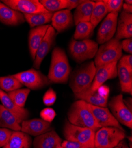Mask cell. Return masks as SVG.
Returning a JSON list of instances; mask_svg holds the SVG:
<instances>
[{"label":"cell","instance_id":"39","mask_svg":"<svg viewBox=\"0 0 132 148\" xmlns=\"http://www.w3.org/2000/svg\"><path fill=\"white\" fill-rule=\"evenodd\" d=\"M122 50H124L126 52L131 55L132 53V40L131 38L126 39L121 43Z\"/></svg>","mask_w":132,"mask_h":148},{"label":"cell","instance_id":"11","mask_svg":"<svg viewBox=\"0 0 132 148\" xmlns=\"http://www.w3.org/2000/svg\"><path fill=\"white\" fill-rule=\"evenodd\" d=\"M3 3L23 14L45 13L47 11L38 0H3Z\"/></svg>","mask_w":132,"mask_h":148},{"label":"cell","instance_id":"15","mask_svg":"<svg viewBox=\"0 0 132 148\" xmlns=\"http://www.w3.org/2000/svg\"><path fill=\"white\" fill-rule=\"evenodd\" d=\"M51 130V123L42 119L26 120L21 123V131L33 136H38Z\"/></svg>","mask_w":132,"mask_h":148},{"label":"cell","instance_id":"10","mask_svg":"<svg viewBox=\"0 0 132 148\" xmlns=\"http://www.w3.org/2000/svg\"><path fill=\"white\" fill-rule=\"evenodd\" d=\"M110 88L107 85H101L97 90L91 92L88 90L74 94L75 98L85 101L87 103L99 107H107Z\"/></svg>","mask_w":132,"mask_h":148},{"label":"cell","instance_id":"13","mask_svg":"<svg viewBox=\"0 0 132 148\" xmlns=\"http://www.w3.org/2000/svg\"><path fill=\"white\" fill-rule=\"evenodd\" d=\"M118 13L108 14L101 24L98 30L97 40L99 44H103L109 41L116 32Z\"/></svg>","mask_w":132,"mask_h":148},{"label":"cell","instance_id":"7","mask_svg":"<svg viewBox=\"0 0 132 148\" xmlns=\"http://www.w3.org/2000/svg\"><path fill=\"white\" fill-rule=\"evenodd\" d=\"M63 134L67 140L77 142L88 147H94L95 132L91 129L75 126L67 120L63 127Z\"/></svg>","mask_w":132,"mask_h":148},{"label":"cell","instance_id":"43","mask_svg":"<svg viewBox=\"0 0 132 148\" xmlns=\"http://www.w3.org/2000/svg\"><path fill=\"white\" fill-rule=\"evenodd\" d=\"M126 4H129V5H131L132 4V1H131V0H130V1H128V0H126V1H124Z\"/></svg>","mask_w":132,"mask_h":148},{"label":"cell","instance_id":"28","mask_svg":"<svg viewBox=\"0 0 132 148\" xmlns=\"http://www.w3.org/2000/svg\"><path fill=\"white\" fill-rule=\"evenodd\" d=\"M76 29L74 33V38L76 40L88 39L92 36L94 27L90 22H80L76 25Z\"/></svg>","mask_w":132,"mask_h":148},{"label":"cell","instance_id":"24","mask_svg":"<svg viewBox=\"0 0 132 148\" xmlns=\"http://www.w3.org/2000/svg\"><path fill=\"white\" fill-rule=\"evenodd\" d=\"M32 139L21 131H13L8 143L3 148H30Z\"/></svg>","mask_w":132,"mask_h":148},{"label":"cell","instance_id":"6","mask_svg":"<svg viewBox=\"0 0 132 148\" xmlns=\"http://www.w3.org/2000/svg\"><path fill=\"white\" fill-rule=\"evenodd\" d=\"M98 49V43L89 39L82 40L72 39L69 45L70 56L79 63L95 57Z\"/></svg>","mask_w":132,"mask_h":148},{"label":"cell","instance_id":"1","mask_svg":"<svg viewBox=\"0 0 132 148\" xmlns=\"http://www.w3.org/2000/svg\"><path fill=\"white\" fill-rule=\"evenodd\" d=\"M67 117L68 121L75 126L89 128L95 132L100 129L88 107V103L83 100H79L72 104Z\"/></svg>","mask_w":132,"mask_h":148},{"label":"cell","instance_id":"4","mask_svg":"<svg viewBox=\"0 0 132 148\" xmlns=\"http://www.w3.org/2000/svg\"><path fill=\"white\" fill-rule=\"evenodd\" d=\"M94 64L96 69L113 62H118L122 56L121 42L113 38L102 44L95 55Z\"/></svg>","mask_w":132,"mask_h":148},{"label":"cell","instance_id":"22","mask_svg":"<svg viewBox=\"0 0 132 148\" xmlns=\"http://www.w3.org/2000/svg\"><path fill=\"white\" fill-rule=\"evenodd\" d=\"M0 101L2 105L10 112L14 114L21 121L26 120L30 115L29 111L25 108H21L17 106L8 95L7 93L0 89Z\"/></svg>","mask_w":132,"mask_h":148},{"label":"cell","instance_id":"2","mask_svg":"<svg viewBox=\"0 0 132 148\" xmlns=\"http://www.w3.org/2000/svg\"><path fill=\"white\" fill-rule=\"evenodd\" d=\"M70 70L65 51L60 47H55L52 54L48 79L51 83L65 84L69 78Z\"/></svg>","mask_w":132,"mask_h":148},{"label":"cell","instance_id":"29","mask_svg":"<svg viewBox=\"0 0 132 148\" xmlns=\"http://www.w3.org/2000/svg\"><path fill=\"white\" fill-rule=\"evenodd\" d=\"M108 13L107 9L103 1L95 2L90 22L95 27L99 23L107 16Z\"/></svg>","mask_w":132,"mask_h":148},{"label":"cell","instance_id":"35","mask_svg":"<svg viewBox=\"0 0 132 148\" xmlns=\"http://www.w3.org/2000/svg\"><path fill=\"white\" fill-rule=\"evenodd\" d=\"M40 116L42 119L51 123L55 119L56 116V113L55 110L52 108L47 107L41 111L40 113Z\"/></svg>","mask_w":132,"mask_h":148},{"label":"cell","instance_id":"3","mask_svg":"<svg viewBox=\"0 0 132 148\" xmlns=\"http://www.w3.org/2000/svg\"><path fill=\"white\" fill-rule=\"evenodd\" d=\"M96 72V67L93 61L81 65L72 74L69 86L74 94L84 92L92 85Z\"/></svg>","mask_w":132,"mask_h":148},{"label":"cell","instance_id":"44","mask_svg":"<svg viewBox=\"0 0 132 148\" xmlns=\"http://www.w3.org/2000/svg\"><path fill=\"white\" fill-rule=\"evenodd\" d=\"M55 148H63L62 146H61V145H58V146H57L56 147H55Z\"/></svg>","mask_w":132,"mask_h":148},{"label":"cell","instance_id":"37","mask_svg":"<svg viewBox=\"0 0 132 148\" xmlns=\"http://www.w3.org/2000/svg\"><path fill=\"white\" fill-rule=\"evenodd\" d=\"M61 145L63 148H90L78 142L67 140L62 141Z\"/></svg>","mask_w":132,"mask_h":148},{"label":"cell","instance_id":"34","mask_svg":"<svg viewBox=\"0 0 132 148\" xmlns=\"http://www.w3.org/2000/svg\"><path fill=\"white\" fill-rule=\"evenodd\" d=\"M57 95L52 88H49L44 94L43 97V101L44 105L51 106L53 105L56 100Z\"/></svg>","mask_w":132,"mask_h":148},{"label":"cell","instance_id":"16","mask_svg":"<svg viewBox=\"0 0 132 148\" xmlns=\"http://www.w3.org/2000/svg\"><path fill=\"white\" fill-rule=\"evenodd\" d=\"M56 36V31L53 27L51 26L47 29L44 38L38 47L36 53V56L33 62V67L39 69L40 67L42 61L49 52L50 49L55 40Z\"/></svg>","mask_w":132,"mask_h":148},{"label":"cell","instance_id":"19","mask_svg":"<svg viewBox=\"0 0 132 148\" xmlns=\"http://www.w3.org/2000/svg\"><path fill=\"white\" fill-rule=\"evenodd\" d=\"M62 142V139L52 129L36 137L33 141V148H55L61 145Z\"/></svg>","mask_w":132,"mask_h":148},{"label":"cell","instance_id":"40","mask_svg":"<svg viewBox=\"0 0 132 148\" xmlns=\"http://www.w3.org/2000/svg\"><path fill=\"white\" fill-rule=\"evenodd\" d=\"M68 6L67 10L70 11L72 9L77 8L83 2H84V1H81V0H68Z\"/></svg>","mask_w":132,"mask_h":148},{"label":"cell","instance_id":"31","mask_svg":"<svg viewBox=\"0 0 132 148\" xmlns=\"http://www.w3.org/2000/svg\"><path fill=\"white\" fill-rule=\"evenodd\" d=\"M30 92V90L28 88L18 89L13 91L7 92L8 95L17 106L25 108L27 97Z\"/></svg>","mask_w":132,"mask_h":148},{"label":"cell","instance_id":"12","mask_svg":"<svg viewBox=\"0 0 132 148\" xmlns=\"http://www.w3.org/2000/svg\"><path fill=\"white\" fill-rule=\"evenodd\" d=\"M88 106L100 128L114 127L124 130L120 123L115 119L107 107L95 106L90 104H88Z\"/></svg>","mask_w":132,"mask_h":148},{"label":"cell","instance_id":"36","mask_svg":"<svg viewBox=\"0 0 132 148\" xmlns=\"http://www.w3.org/2000/svg\"><path fill=\"white\" fill-rule=\"evenodd\" d=\"M13 130L7 128L0 127V147H4L9 141Z\"/></svg>","mask_w":132,"mask_h":148},{"label":"cell","instance_id":"23","mask_svg":"<svg viewBox=\"0 0 132 148\" xmlns=\"http://www.w3.org/2000/svg\"><path fill=\"white\" fill-rule=\"evenodd\" d=\"M0 127L13 131H21V121L17 117L0 104Z\"/></svg>","mask_w":132,"mask_h":148},{"label":"cell","instance_id":"18","mask_svg":"<svg viewBox=\"0 0 132 148\" xmlns=\"http://www.w3.org/2000/svg\"><path fill=\"white\" fill-rule=\"evenodd\" d=\"M50 26V25L46 24V25L34 27L30 31L29 36V48L30 56L33 60H34L38 47L42 43L47 29Z\"/></svg>","mask_w":132,"mask_h":148},{"label":"cell","instance_id":"8","mask_svg":"<svg viewBox=\"0 0 132 148\" xmlns=\"http://www.w3.org/2000/svg\"><path fill=\"white\" fill-rule=\"evenodd\" d=\"M13 76L16 78L23 85L29 90H38L49 85L51 82L43 74L35 69H30L18 72Z\"/></svg>","mask_w":132,"mask_h":148},{"label":"cell","instance_id":"25","mask_svg":"<svg viewBox=\"0 0 132 148\" xmlns=\"http://www.w3.org/2000/svg\"><path fill=\"white\" fill-rule=\"evenodd\" d=\"M117 75L122 92L132 94V72H130L120 61L117 65Z\"/></svg>","mask_w":132,"mask_h":148},{"label":"cell","instance_id":"32","mask_svg":"<svg viewBox=\"0 0 132 148\" xmlns=\"http://www.w3.org/2000/svg\"><path fill=\"white\" fill-rule=\"evenodd\" d=\"M39 1L47 11L52 13L67 9L68 6V0H40Z\"/></svg>","mask_w":132,"mask_h":148},{"label":"cell","instance_id":"41","mask_svg":"<svg viewBox=\"0 0 132 148\" xmlns=\"http://www.w3.org/2000/svg\"><path fill=\"white\" fill-rule=\"evenodd\" d=\"M123 11L126 12V13L131 14L132 13V6L131 5H129L126 3H123Z\"/></svg>","mask_w":132,"mask_h":148},{"label":"cell","instance_id":"45","mask_svg":"<svg viewBox=\"0 0 132 148\" xmlns=\"http://www.w3.org/2000/svg\"><path fill=\"white\" fill-rule=\"evenodd\" d=\"M90 148H97V147H90Z\"/></svg>","mask_w":132,"mask_h":148},{"label":"cell","instance_id":"20","mask_svg":"<svg viewBox=\"0 0 132 148\" xmlns=\"http://www.w3.org/2000/svg\"><path fill=\"white\" fill-rule=\"evenodd\" d=\"M132 15L123 11L117 21L116 39L120 40L123 39L131 38Z\"/></svg>","mask_w":132,"mask_h":148},{"label":"cell","instance_id":"33","mask_svg":"<svg viewBox=\"0 0 132 148\" xmlns=\"http://www.w3.org/2000/svg\"><path fill=\"white\" fill-rule=\"evenodd\" d=\"M105 4L108 13H118L121 10L123 1L122 0H104L103 1Z\"/></svg>","mask_w":132,"mask_h":148},{"label":"cell","instance_id":"14","mask_svg":"<svg viewBox=\"0 0 132 148\" xmlns=\"http://www.w3.org/2000/svg\"><path fill=\"white\" fill-rule=\"evenodd\" d=\"M117 62H113L96 69L94 81L91 87L87 90L94 92L100 87L107 80L116 78L117 77Z\"/></svg>","mask_w":132,"mask_h":148},{"label":"cell","instance_id":"46","mask_svg":"<svg viewBox=\"0 0 132 148\" xmlns=\"http://www.w3.org/2000/svg\"><path fill=\"white\" fill-rule=\"evenodd\" d=\"M0 148H1V147H0Z\"/></svg>","mask_w":132,"mask_h":148},{"label":"cell","instance_id":"27","mask_svg":"<svg viewBox=\"0 0 132 148\" xmlns=\"http://www.w3.org/2000/svg\"><path fill=\"white\" fill-rule=\"evenodd\" d=\"M53 13L52 12H45L38 14H23L25 20L29 24L31 27L34 28L36 27L41 26L49 23L52 21Z\"/></svg>","mask_w":132,"mask_h":148},{"label":"cell","instance_id":"26","mask_svg":"<svg viewBox=\"0 0 132 148\" xmlns=\"http://www.w3.org/2000/svg\"><path fill=\"white\" fill-rule=\"evenodd\" d=\"M95 3V2L92 1H84L76 8L74 15V21L75 25L80 22L90 21Z\"/></svg>","mask_w":132,"mask_h":148},{"label":"cell","instance_id":"38","mask_svg":"<svg viewBox=\"0 0 132 148\" xmlns=\"http://www.w3.org/2000/svg\"><path fill=\"white\" fill-rule=\"evenodd\" d=\"M118 61L121 62L130 71L132 72V56L131 55H127L122 56Z\"/></svg>","mask_w":132,"mask_h":148},{"label":"cell","instance_id":"9","mask_svg":"<svg viewBox=\"0 0 132 148\" xmlns=\"http://www.w3.org/2000/svg\"><path fill=\"white\" fill-rule=\"evenodd\" d=\"M111 113L115 119L121 124L131 129L132 113L131 110L126 104L122 94L113 97L109 103Z\"/></svg>","mask_w":132,"mask_h":148},{"label":"cell","instance_id":"5","mask_svg":"<svg viewBox=\"0 0 132 148\" xmlns=\"http://www.w3.org/2000/svg\"><path fill=\"white\" fill-rule=\"evenodd\" d=\"M126 138L124 130L114 127H101L95 132L94 147L114 148Z\"/></svg>","mask_w":132,"mask_h":148},{"label":"cell","instance_id":"30","mask_svg":"<svg viewBox=\"0 0 132 148\" xmlns=\"http://www.w3.org/2000/svg\"><path fill=\"white\" fill-rule=\"evenodd\" d=\"M23 84L13 75L0 77V89L4 92H11L20 89Z\"/></svg>","mask_w":132,"mask_h":148},{"label":"cell","instance_id":"21","mask_svg":"<svg viewBox=\"0 0 132 148\" xmlns=\"http://www.w3.org/2000/svg\"><path fill=\"white\" fill-rule=\"evenodd\" d=\"M73 16L67 9L55 12L52 18V27L58 32H62L73 24Z\"/></svg>","mask_w":132,"mask_h":148},{"label":"cell","instance_id":"42","mask_svg":"<svg viewBox=\"0 0 132 148\" xmlns=\"http://www.w3.org/2000/svg\"><path fill=\"white\" fill-rule=\"evenodd\" d=\"M114 148H129V147L125 140H123Z\"/></svg>","mask_w":132,"mask_h":148},{"label":"cell","instance_id":"17","mask_svg":"<svg viewBox=\"0 0 132 148\" xmlns=\"http://www.w3.org/2000/svg\"><path fill=\"white\" fill-rule=\"evenodd\" d=\"M25 21L22 13L0 1V22L8 26H18Z\"/></svg>","mask_w":132,"mask_h":148}]
</instances>
